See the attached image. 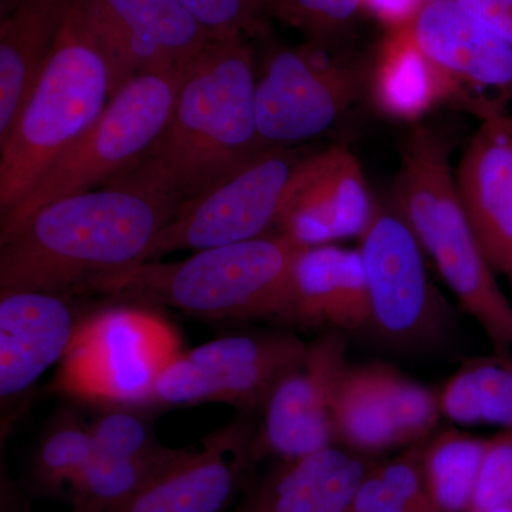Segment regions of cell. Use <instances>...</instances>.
I'll return each instance as SVG.
<instances>
[{"label": "cell", "mask_w": 512, "mask_h": 512, "mask_svg": "<svg viewBox=\"0 0 512 512\" xmlns=\"http://www.w3.org/2000/svg\"><path fill=\"white\" fill-rule=\"evenodd\" d=\"M181 202L128 173L50 202L0 235V292L64 295L96 276L143 264Z\"/></svg>", "instance_id": "cell-1"}, {"label": "cell", "mask_w": 512, "mask_h": 512, "mask_svg": "<svg viewBox=\"0 0 512 512\" xmlns=\"http://www.w3.org/2000/svg\"><path fill=\"white\" fill-rule=\"evenodd\" d=\"M256 82L247 37L212 40L188 67L163 134L127 173L185 201L268 148L256 121Z\"/></svg>", "instance_id": "cell-2"}, {"label": "cell", "mask_w": 512, "mask_h": 512, "mask_svg": "<svg viewBox=\"0 0 512 512\" xmlns=\"http://www.w3.org/2000/svg\"><path fill=\"white\" fill-rule=\"evenodd\" d=\"M288 235L201 249L180 262L147 261L82 286L127 305L170 306L208 320L281 318L296 256Z\"/></svg>", "instance_id": "cell-3"}, {"label": "cell", "mask_w": 512, "mask_h": 512, "mask_svg": "<svg viewBox=\"0 0 512 512\" xmlns=\"http://www.w3.org/2000/svg\"><path fill=\"white\" fill-rule=\"evenodd\" d=\"M393 204L419 239L461 308L477 320L497 355L512 349V305L495 281L451 173L450 144L413 128L400 146Z\"/></svg>", "instance_id": "cell-4"}, {"label": "cell", "mask_w": 512, "mask_h": 512, "mask_svg": "<svg viewBox=\"0 0 512 512\" xmlns=\"http://www.w3.org/2000/svg\"><path fill=\"white\" fill-rule=\"evenodd\" d=\"M113 97L103 50L76 10L0 147V212L18 207L46 171L100 119Z\"/></svg>", "instance_id": "cell-5"}, {"label": "cell", "mask_w": 512, "mask_h": 512, "mask_svg": "<svg viewBox=\"0 0 512 512\" xmlns=\"http://www.w3.org/2000/svg\"><path fill=\"white\" fill-rule=\"evenodd\" d=\"M188 67L143 74L124 84L96 124L46 171L18 207L2 215L0 235L50 202L109 184L136 167L173 116Z\"/></svg>", "instance_id": "cell-6"}, {"label": "cell", "mask_w": 512, "mask_h": 512, "mask_svg": "<svg viewBox=\"0 0 512 512\" xmlns=\"http://www.w3.org/2000/svg\"><path fill=\"white\" fill-rule=\"evenodd\" d=\"M180 352V336L163 316L121 303L80 320L55 389L104 407H150L158 376Z\"/></svg>", "instance_id": "cell-7"}, {"label": "cell", "mask_w": 512, "mask_h": 512, "mask_svg": "<svg viewBox=\"0 0 512 512\" xmlns=\"http://www.w3.org/2000/svg\"><path fill=\"white\" fill-rule=\"evenodd\" d=\"M305 157L291 147L264 148L218 183L181 202L148 249L146 262L276 232L286 191Z\"/></svg>", "instance_id": "cell-8"}, {"label": "cell", "mask_w": 512, "mask_h": 512, "mask_svg": "<svg viewBox=\"0 0 512 512\" xmlns=\"http://www.w3.org/2000/svg\"><path fill=\"white\" fill-rule=\"evenodd\" d=\"M326 46L266 50L256 82V121L266 147H291L326 133L365 90V70Z\"/></svg>", "instance_id": "cell-9"}, {"label": "cell", "mask_w": 512, "mask_h": 512, "mask_svg": "<svg viewBox=\"0 0 512 512\" xmlns=\"http://www.w3.org/2000/svg\"><path fill=\"white\" fill-rule=\"evenodd\" d=\"M308 343L289 333H245L180 352L154 384L150 407L225 403L242 410L264 406Z\"/></svg>", "instance_id": "cell-10"}, {"label": "cell", "mask_w": 512, "mask_h": 512, "mask_svg": "<svg viewBox=\"0 0 512 512\" xmlns=\"http://www.w3.org/2000/svg\"><path fill=\"white\" fill-rule=\"evenodd\" d=\"M359 251L369 286V328L399 346L439 335L443 311L427 275L426 254L396 205H377Z\"/></svg>", "instance_id": "cell-11"}, {"label": "cell", "mask_w": 512, "mask_h": 512, "mask_svg": "<svg viewBox=\"0 0 512 512\" xmlns=\"http://www.w3.org/2000/svg\"><path fill=\"white\" fill-rule=\"evenodd\" d=\"M113 76V96L138 76L190 66L212 36L174 0H73Z\"/></svg>", "instance_id": "cell-12"}, {"label": "cell", "mask_w": 512, "mask_h": 512, "mask_svg": "<svg viewBox=\"0 0 512 512\" xmlns=\"http://www.w3.org/2000/svg\"><path fill=\"white\" fill-rule=\"evenodd\" d=\"M414 42L446 74L453 103L483 119L512 99V45L457 0H429L410 26Z\"/></svg>", "instance_id": "cell-13"}, {"label": "cell", "mask_w": 512, "mask_h": 512, "mask_svg": "<svg viewBox=\"0 0 512 512\" xmlns=\"http://www.w3.org/2000/svg\"><path fill=\"white\" fill-rule=\"evenodd\" d=\"M348 340L329 332L309 343L306 355L279 379L264 404L261 444L285 461L335 446L333 400L349 363Z\"/></svg>", "instance_id": "cell-14"}, {"label": "cell", "mask_w": 512, "mask_h": 512, "mask_svg": "<svg viewBox=\"0 0 512 512\" xmlns=\"http://www.w3.org/2000/svg\"><path fill=\"white\" fill-rule=\"evenodd\" d=\"M377 205L359 161L342 144L306 156L296 168L276 232L302 247L362 238Z\"/></svg>", "instance_id": "cell-15"}, {"label": "cell", "mask_w": 512, "mask_h": 512, "mask_svg": "<svg viewBox=\"0 0 512 512\" xmlns=\"http://www.w3.org/2000/svg\"><path fill=\"white\" fill-rule=\"evenodd\" d=\"M456 173L461 202L494 271H512V116L480 119Z\"/></svg>", "instance_id": "cell-16"}, {"label": "cell", "mask_w": 512, "mask_h": 512, "mask_svg": "<svg viewBox=\"0 0 512 512\" xmlns=\"http://www.w3.org/2000/svg\"><path fill=\"white\" fill-rule=\"evenodd\" d=\"M248 427L227 424L185 450L146 487L107 512H221L234 497L247 464Z\"/></svg>", "instance_id": "cell-17"}, {"label": "cell", "mask_w": 512, "mask_h": 512, "mask_svg": "<svg viewBox=\"0 0 512 512\" xmlns=\"http://www.w3.org/2000/svg\"><path fill=\"white\" fill-rule=\"evenodd\" d=\"M80 320L63 295L43 291L0 292V397L28 392L62 362Z\"/></svg>", "instance_id": "cell-18"}, {"label": "cell", "mask_w": 512, "mask_h": 512, "mask_svg": "<svg viewBox=\"0 0 512 512\" xmlns=\"http://www.w3.org/2000/svg\"><path fill=\"white\" fill-rule=\"evenodd\" d=\"M296 325L329 326L338 332L369 328V286L359 248H303L293 265L281 318Z\"/></svg>", "instance_id": "cell-19"}, {"label": "cell", "mask_w": 512, "mask_h": 512, "mask_svg": "<svg viewBox=\"0 0 512 512\" xmlns=\"http://www.w3.org/2000/svg\"><path fill=\"white\" fill-rule=\"evenodd\" d=\"M73 0H23L0 19V147L52 53Z\"/></svg>", "instance_id": "cell-20"}, {"label": "cell", "mask_w": 512, "mask_h": 512, "mask_svg": "<svg viewBox=\"0 0 512 512\" xmlns=\"http://www.w3.org/2000/svg\"><path fill=\"white\" fill-rule=\"evenodd\" d=\"M367 471L353 451L328 447L286 461L239 512H350Z\"/></svg>", "instance_id": "cell-21"}, {"label": "cell", "mask_w": 512, "mask_h": 512, "mask_svg": "<svg viewBox=\"0 0 512 512\" xmlns=\"http://www.w3.org/2000/svg\"><path fill=\"white\" fill-rule=\"evenodd\" d=\"M376 109L394 120L416 121L443 101H454V87L414 42L410 28L392 30L366 76Z\"/></svg>", "instance_id": "cell-22"}, {"label": "cell", "mask_w": 512, "mask_h": 512, "mask_svg": "<svg viewBox=\"0 0 512 512\" xmlns=\"http://www.w3.org/2000/svg\"><path fill=\"white\" fill-rule=\"evenodd\" d=\"M336 443L353 453H379L406 446L396 414L384 365L346 367L333 400Z\"/></svg>", "instance_id": "cell-23"}, {"label": "cell", "mask_w": 512, "mask_h": 512, "mask_svg": "<svg viewBox=\"0 0 512 512\" xmlns=\"http://www.w3.org/2000/svg\"><path fill=\"white\" fill-rule=\"evenodd\" d=\"M441 416L458 424L512 430V357L468 360L439 394Z\"/></svg>", "instance_id": "cell-24"}, {"label": "cell", "mask_w": 512, "mask_h": 512, "mask_svg": "<svg viewBox=\"0 0 512 512\" xmlns=\"http://www.w3.org/2000/svg\"><path fill=\"white\" fill-rule=\"evenodd\" d=\"M488 439L456 429L431 434L421 446V467L434 504L441 512H468Z\"/></svg>", "instance_id": "cell-25"}, {"label": "cell", "mask_w": 512, "mask_h": 512, "mask_svg": "<svg viewBox=\"0 0 512 512\" xmlns=\"http://www.w3.org/2000/svg\"><path fill=\"white\" fill-rule=\"evenodd\" d=\"M187 448H171L157 457H137L119 451L94 450L89 464L70 485L72 508L107 512L146 487Z\"/></svg>", "instance_id": "cell-26"}, {"label": "cell", "mask_w": 512, "mask_h": 512, "mask_svg": "<svg viewBox=\"0 0 512 512\" xmlns=\"http://www.w3.org/2000/svg\"><path fill=\"white\" fill-rule=\"evenodd\" d=\"M93 454L92 429L72 413L62 414L40 440L32 463V478L42 494L55 495L70 487Z\"/></svg>", "instance_id": "cell-27"}, {"label": "cell", "mask_w": 512, "mask_h": 512, "mask_svg": "<svg viewBox=\"0 0 512 512\" xmlns=\"http://www.w3.org/2000/svg\"><path fill=\"white\" fill-rule=\"evenodd\" d=\"M269 16L301 30L309 42L329 45L363 10V0H265Z\"/></svg>", "instance_id": "cell-28"}, {"label": "cell", "mask_w": 512, "mask_h": 512, "mask_svg": "<svg viewBox=\"0 0 512 512\" xmlns=\"http://www.w3.org/2000/svg\"><path fill=\"white\" fill-rule=\"evenodd\" d=\"M212 36L269 37L265 0H174Z\"/></svg>", "instance_id": "cell-29"}, {"label": "cell", "mask_w": 512, "mask_h": 512, "mask_svg": "<svg viewBox=\"0 0 512 512\" xmlns=\"http://www.w3.org/2000/svg\"><path fill=\"white\" fill-rule=\"evenodd\" d=\"M512 505V430L488 439L476 494L468 512Z\"/></svg>", "instance_id": "cell-30"}, {"label": "cell", "mask_w": 512, "mask_h": 512, "mask_svg": "<svg viewBox=\"0 0 512 512\" xmlns=\"http://www.w3.org/2000/svg\"><path fill=\"white\" fill-rule=\"evenodd\" d=\"M350 512H420L389 484L377 476L376 471H367L365 480L353 498Z\"/></svg>", "instance_id": "cell-31"}, {"label": "cell", "mask_w": 512, "mask_h": 512, "mask_svg": "<svg viewBox=\"0 0 512 512\" xmlns=\"http://www.w3.org/2000/svg\"><path fill=\"white\" fill-rule=\"evenodd\" d=\"M429 0H363V10L392 30L410 28Z\"/></svg>", "instance_id": "cell-32"}, {"label": "cell", "mask_w": 512, "mask_h": 512, "mask_svg": "<svg viewBox=\"0 0 512 512\" xmlns=\"http://www.w3.org/2000/svg\"><path fill=\"white\" fill-rule=\"evenodd\" d=\"M22 2L23 0H0V19L6 18Z\"/></svg>", "instance_id": "cell-33"}, {"label": "cell", "mask_w": 512, "mask_h": 512, "mask_svg": "<svg viewBox=\"0 0 512 512\" xmlns=\"http://www.w3.org/2000/svg\"><path fill=\"white\" fill-rule=\"evenodd\" d=\"M484 512H512V505H501V507L491 508V510Z\"/></svg>", "instance_id": "cell-34"}, {"label": "cell", "mask_w": 512, "mask_h": 512, "mask_svg": "<svg viewBox=\"0 0 512 512\" xmlns=\"http://www.w3.org/2000/svg\"><path fill=\"white\" fill-rule=\"evenodd\" d=\"M70 512H80V511L74 510V508H72V510H70Z\"/></svg>", "instance_id": "cell-35"}, {"label": "cell", "mask_w": 512, "mask_h": 512, "mask_svg": "<svg viewBox=\"0 0 512 512\" xmlns=\"http://www.w3.org/2000/svg\"><path fill=\"white\" fill-rule=\"evenodd\" d=\"M508 275H510L511 282H512V271H511V272H510V274H508Z\"/></svg>", "instance_id": "cell-36"}]
</instances>
